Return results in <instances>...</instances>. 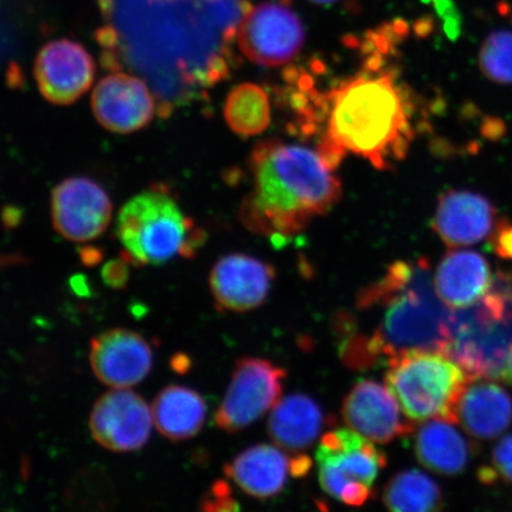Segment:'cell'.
Returning a JSON list of instances; mask_svg holds the SVG:
<instances>
[{"instance_id": "obj_1", "label": "cell", "mask_w": 512, "mask_h": 512, "mask_svg": "<svg viewBox=\"0 0 512 512\" xmlns=\"http://www.w3.org/2000/svg\"><path fill=\"white\" fill-rule=\"evenodd\" d=\"M382 53L375 50L360 73L323 94L317 151L334 171L349 152L388 170L406 157L412 143L413 98Z\"/></svg>"}, {"instance_id": "obj_2", "label": "cell", "mask_w": 512, "mask_h": 512, "mask_svg": "<svg viewBox=\"0 0 512 512\" xmlns=\"http://www.w3.org/2000/svg\"><path fill=\"white\" fill-rule=\"evenodd\" d=\"M252 190L242 201L239 219L252 233L284 239L335 206L341 182L318 151L267 139L248 158Z\"/></svg>"}, {"instance_id": "obj_3", "label": "cell", "mask_w": 512, "mask_h": 512, "mask_svg": "<svg viewBox=\"0 0 512 512\" xmlns=\"http://www.w3.org/2000/svg\"><path fill=\"white\" fill-rule=\"evenodd\" d=\"M360 309H384L379 326L369 336L376 362L409 351H439L448 355L451 307L439 297L430 261H396L376 283L358 294Z\"/></svg>"}, {"instance_id": "obj_4", "label": "cell", "mask_w": 512, "mask_h": 512, "mask_svg": "<svg viewBox=\"0 0 512 512\" xmlns=\"http://www.w3.org/2000/svg\"><path fill=\"white\" fill-rule=\"evenodd\" d=\"M115 235L125 248L121 259L137 266L162 265L176 255L192 258L207 239L162 188L145 190L127 201L119 211Z\"/></svg>"}, {"instance_id": "obj_5", "label": "cell", "mask_w": 512, "mask_h": 512, "mask_svg": "<svg viewBox=\"0 0 512 512\" xmlns=\"http://www.w3.org/2000/svg\"><path fill=\"white\" fill-rule=\"evenodd\" d=\"M476 304L454 309L448 355L471 379L499 380L512 349V283L507 277Z\"/></svg>"}, {"instance_id": "obj_6", "label": "cell", "mask_w": 512, "mask_h": 512, "mask_svg": "<svg viewBox=\"0 0 512 512\" xmlns=\"http://www.w3.org/2000/svg\"><path fill=\"white\" fill-rule=\"evenodd\" d=\"M470 379L445 352L421 350L392 358L384 382L407 419L457 424V403Z\"/></svg>"}, {"instance_id": "obj_7", "label": "cell", "mask_w": 512, "mask_h": 512, "mask_svg": "<svg viewBox=\"0 0 512 512\" xmlns=\"http://www.w3.org/2000/svg\"><path fill=\"white\" fill-rule=\"evenodd\" d=\"M316 459L323 490L352 507H361L374 496L375 480L387 465L386 454L352 430L326 433Z\"/></svg>"}, {"instance_id": "obj_8", "label": "cell", "mask_w": 512, "mask_h": 512, "mask_svg": "<svg viewBox=\"0 0 512 512\" xmlns=\"http://www.w3.org/2000/svg\"><path fill=\"white\" fill-rule=\"evenodd\" d=\"M239 47L255 64L280 67L302 50L305 30L302 21L284 0L251 6L239 24Z\"/></svg>"}, {"instance_id": "obj_9", "label": "cell", "mask_w": 512, "mask_h": 512, "mask_svg": "<svg viewBox=\"0 0 512 512\" xmlns=\"http://www.w3.org/2000/svg\"><path fill=\"white\" fill-rule=\"evenodd\" d=\"M286 371L260 358H241L230 381L226 396L215 413L221 430L236 433L245 430L279 402Z\"/></svg>"}, {"instance_id": "obj_10", "label": "cell", "mask_w": 512, "mask_h": 512, "mask_svg": "<svg viewBox=\"0 0 512 512\" xmlns=\"http://www.w3.org/2000/svg\"><path fill=\"white\" fill-rule=\"evenodd\" d=\"M51 220L62 238L73 242L98 239L111 223L110 196L88 177H72L51 192Z\"/></svg>"}, {"instance_id": "obj_11", "label": "cell", "mask_w": 512, "mask_h": 512, "mask_svg": "<svg viewBox=\"0 0 512 512\" xmlns=\"http://www.w3.org/2000/svg\"><path fill=\"white\" fill-rule=\"evenodd\" d=\"M152 413L138 394L114 388L95 402L89 430L96 443L113 452L139 450L150 438Z\"/></svg>"}, {"instance_id": "obj_12", "label": "cell", "mask_w": 512, "mask_h": 512, "mask_svg": "<svg viewBox=\"0 0 512 512\" xmlns=\"http://www.w3.org/2000/svg\"><path fill=\"white\" fill-rule=\"evenodd\" d=\"M94 75L92 56L80 43L67 38L43 46L34 64L38 89L54 105L74 104L91 88Z\"/></svg>"}, {"instance_id": "obj_13", "label": "cell", "mask_w": 512, "mask_h": 512, "mask_svg": "<svg viewBox=\"0 0 512 512\" xmlns=\"http://www.w3.org/2000/svg\"><path fill=\"white\" fill-rule=\"evenodd\" d=\"M94 117L105 130L127 134L149 126L156 104L149 88L137 76L114 73L95 86L92 99Z\"/></svg>"}, {"instance_id": "obj_14", "label": "cell", "mask_w": 512, "mask_h": 512, "mask_svg": "<svg viewBox=\"0 0 512 512\" xmlns=\"http://www.w3.org/2000/svg\"><path fill=\"white\" fill-rule=\"evenodd\" d=\"M342 415L350 430L374 443L387 444L413 431L412 422L402 418L395 396L373 380L355 384L345 396Z\"/></svg>"}, {"instance_id": "obj_15", "label": "cell", "mask_w": 512, "mask_h": 512, "mask_svg": "<svg viewBox=\"0 0 512 512\" xmlns=\"http://www.w3.org/2000/svg\"><path fill=\"white\" fill-rule=\"evenodd\" d=\"M275 278L272 265L246 254H229L216 262L209 284L217 304L234 312L254 310L265 302Z\"/></svg>"}, {"instance_id": "obj_16", "label": "cell", "mask_w": 512, "mask_h": 512, "mask_svg": "<svg viewBox=\"0 0 512 512\" xmlns=\"http://www.w3.org/2000/svg\"><path fill=\"white\" fill-rule=\"evenodd\" d=\"M91 366L112 388H128L145 379L152 366L150 345L136 332L114 329L92 339Z\"/></svg>"}, {"instance_id": "obj_17", "label": "cell", "mask_w": 512, "mask_h": 512, "mask_svg": "<svg viewBox=\"0 0 512 512\" xmlns=\"http://www.w3.org/2000/svg\"><path fill=\"white\" fill-rule=\"evenodd\" d=\"M495 219L496 208L488 198L477 192L452 190L439 198L433 228L446 246L459 248L490 238Z\"/></svg>"}, {"instance_id": "obj_18", "label": "cell", "mask_w": 512, "mask_h": 512, "mask_svg": "<svg viewBox=\"0 0 512 512\" xmlns=\"http://www.w3.org/2000/svg\"><path fill=\"white\" fill-rule=\"evenodd\" d=\"M457 422L471 437L490 440L508 430L512 422V398L491 379L467 382L456 408Z\"/></svg>"}, {"instance_id": "obj_19", "label": "cell", "mask_w": 512, "mask_h": 512, "mask_svg": "<svg viewBox=\"0 0 512 512\" xmlns=\"http://www.w3.org/2000/svg\"><path fill=\"white\" fill-rule=\"evenodd\" d=\"M439 297L451 309H463L479 302L495 285L488 260L475 251L448 252L434 279Z\"/></svg>"}, {"instance_id": "obj_20", "label": "cell", "mask_w": 512, "mask_h": 512, "mask_svg": "<svg viewBox=\"0 0 512 512\" xmlns=\"http://www.w3.org/2000/svg\"><path fill=\"white\" fill-rule=\"evenodd\" d=\"M224 473L240 488L256 498H270L284 490L293 476L292 458L277 447L256 445L247 448L227 465Z\"/></svg>"}, {"instance_id": "obj_21", "label": "cell", "mask_w": 512, "mask_h": 512, "mask_svg": "<svg viewBox=\"0 0 512 512\" xmlns=\"http://www.w3.org/2000/svg\"><path fill=\"white\" fill-rule=\"evenodd\" d=\"M324 421V413L315 400L304 394H292L274 406L268 419V434L284 451L303 454L315 444Z\"/></svg>"}, {"instance_id": "obj_22", "label": "cell", "mask_w": 512, "mask_h": 512, "mask_svg": "<svg viewBox=\"0 0 512 512\" xmlns=\"http://www.w3.org/2000/svg\"><path fill=\"white\" fill-rule=\"evenodd\" d=\"M415 454L426 469L441 476H457L469 465L472 445L453 427V422L433 419L419 428Z\"/></svg>"}, {"instance_id": "obj_23", "label": "cell", "mask_w": 512, "mask_h": 512, "mask_svg": "<svg viewBox=\"0 0 512 512\" xmlns=\"http://www.w3.org/2000/svg\"><path fill=\"white\" fill-rule=\"evenodd\" d=\"M151 413L160 434L174 441L185 440L200 432L206 419V403L194 390L170 386L157 395Z\"/></svg>"}, {"instance_id": "obj_24", "label": "cell", "mask_w": 512, "mask_h": 512, "mask_svg": "<svg viewBox=\"0 0 512 512\" xmlns=\"http://www.w3.org/2000/svg\"><path fill=\"white\" fill-rule=\"evenodd\" d=\"M383 503L396 512H430L444 508L440 486L418 470L396 473L384 486Z\"/></svg>"}, {"instance_id": "obj_25", "label": "cell", "mask_w": 512, "mask_h": 512, "mask_svg": "<svg viewBox=\"0 0 512 512\" xmlns=\"http://www.w3.org/2000/svg\"><path fill=\"white\" fill-rule=\"evenodd\" d=\"M223 114L230 130L238 136H259L271 124L270 100L264 88L254 83H241L229 92Z\"/></svg>"}, {"instance_id": "obj_26", "label": "cell", "mask_w": 512, "mask_h": 512, "mask_svg": "<svg viewBox=\"0 0 512 512\" xmlns=\"http://www.w3.org/2000/svg\"><path fill=\"white\" fill-rule=\"evenodd\" d=\"M484 76L498 85H512V30L499 29L485 38L479 51Z\"/></svg>"}, {"instance_id": "obj_27", "label": "cell", "mask_w": 512, "mask_h": 512, "mask_svg": "<svg viewBox=\"0 0 512 512\" xmlns=\"http://www.w3.org/2000/svg\"><path fill=\"white\" fill-rule=\"evenodd\" d=\"M479 478L485 484L501 479L512 484V435L499 441L492 452L491 464L479 471Z\"/></svg>"}, {"instance_id": "obj_28", "label": "cell", "mask_w": 512, "mask_h": 512, "mask_svg": "<svg viewBox=\"0 0 512 512\" xmlns=\"http://www.w3.org/2000/svg\"><path fill=\"white\" fill-rule=\"evenodd\" d=\"M203 511H236L239 509L238 502L232 496L229 485L223 480H217L210 486L209 491L201 501Z\"/></svg>"}, {"instance_id": "obj_29", "label": "cell", "mask_w": 512, "mask_h": 512, "mask_svg": "<svg viewBox=\"0 0 512 512\" xmlns=\"http://www.w3.org/2000/svg\"><path fill=\"white\" fill-rule=\"evenodd\" d=\"M490 245L499 259L512 264V222L502 219L496 222V226L490 235Z\"/></svg>"}, {"instance_id": "obj_30", "label": "cell", "mask_w": 512, "mask_h": 512, "mask_svg": "<svg viewBox=\"0 0 512 512\" xmlns=\"http://www.w3.org/2000/svg\"><path fill=\"white\" fill-rule=\"evenodd\" d=\"M101 277L107 286L115 290L124 288L128 279L127 262L124 259L107 262L101 270Z\"/></svg>"}, {"instance_id": "obj_31", "label": "cell", "mask_w": 512, "mask_h": 512, "mask_svg": "<svg viewBox=\"0 0 512 512\" xmlns=\"http://www.w3.org/2000/svg\"><path fill=\"white\" fill-rule=\"evenodd\" d=\"M427 2L433 3L439 15L443 17L447 35L456 38L460 32V16L453 0H427Z\"/></svg>"}, {"instance_id": "obj_32", "label": "cell", "mask_w": 512, "mask_h": 512, "mask_svg": "<svg viewBox=\"0 0 512 512\" xmlns=\"http://www.w3.org/2000/svg\"><path fill=\"white\" fill-rule=\"evenodd\" d=\"M80 253L83 264L89 266L98 264L101 259V254L94 248H83Z\"/></svg>"}, {"instance_id": "obj_33", "label": "cell", "mask_w": 512, "mask_h": 512, "mask_svg": "<svg viewBox=\"0 0 512 512\" xmlns=\"http://www.w3.org/2000/svg\"><path fill=\"white\" fill-rule=\"evenodd\" d=\"M172 368H174L178 373H185L190 367V361L187 356L184 355H176L174 358H172L171 361Z\"/></svg>"}, {"instance_id": "obj_34", "label": "cell", "mask_w": 512, "mask_h": 512, "mask_svg": "<svg viewBox=\"0 0 512 512\" xmlns=\"http://www.w3.org/2000/svg\"><path fill=\"white\" fill-rule=\"evenodd\" d=\"M499 380L507 382L512 386V349L510 352L509 360L507 362V366H505L501 379Z\"/></svg>"}, {"instance_id": "obj_35", "label": "cell", "mask_w": 512, "mask_h": 512, "mask_svg": "<svg viewBox=\"0 0 512 512\" xmlns=\"http://www.w3.org/2000/svg\"><path fill=\"white\" fill-rule=\"evenodd\" d=\"M72 287L74 288V291L76 293H80V294L88 293V288L86 286V281H85V279H83L81 277H75L72 280Z\"/></svg>"}, {"instance_id": "obj_36", "label": "cell", "mask_w": 512, "mask_h": 512, "mask_svg": "<svg viewBox=\"0 0 512 512\" xmlns=\"http://www.w3.org/2000/svg\"><path fill=\"white\" fill-rule=\"evenodd\" d=\"M311 3H315L318 5H330L338 2V0H309Z\"/></svg>"}]
</instances>
